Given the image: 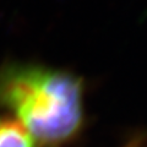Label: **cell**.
Here are the masks:
<instances>
[{
  "instance_id": "cell-2",
  "label": "cell",
  "mask_w": 147,
  "mask_h": 147,
  "mask_svg": "<svg viewBox=\"0 0 147 147\" xmlns=\"http://www.w3.org/2000/svg\"><path fill=\"white\" fill-rule=\"evenodd\" d=\"M0 147H36V142L15 119L0 115Z\"/></svg>"
},
{
  "instance_id": "cell-1",
  "label": "cell",
  "mask_w": 147,
  "mask_h": 147,
  "mask_svg": "<svg viewBox=\"0 0 147 147\" xmlns=\"http://www.w3.org/2000/svg\"><path fill=\"white\" fill-rule=\"evenodd\" d=\"M0 107L42 147H63L84 126V81L72 72L33 64L0 67Z\"/></svg>"
}]
</instances>
